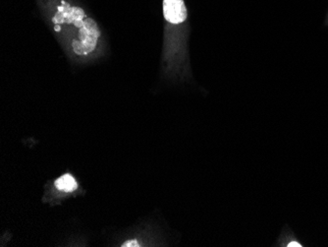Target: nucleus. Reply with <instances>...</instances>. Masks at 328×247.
<instances>
[{"instance_id":"f257e3e1","label":"nucleus","mask_w":328,"mask_h":247,"mask_svg":"<svg viewBox=\"0 0 328 247\" xmlns=\"http://www.w3.org/2000/svg\"><path fill=\"white\" fill-rule=\"evenodd\" d=\"M100 37V31L95 20L91 18L85 19V24L79 30V39L80 41H73L72 47L76 54L78 55H88L94 51L98 40Z\"/></svg>"},{"instance_id":"f03ea898","label":"nucleus","mask_w":328,"mask_h":247,"mask_svg":"<svg viewBox=\"0 0 328 247\" xmlns=\"http://www.w3.org/2000/svg\"><path fill=\"white\" fill-rule=\"evenodd\" d=\"M164 18L171 24H181L187 20L188 12L184 0H163Z\"/></svg>"},{"instance_id":"7ed1b4c3","label":"nucleus","mask_w":328,"mask_h":247,"mask_svg":"<svg viewBox=\"0 0 328 247\" xmlns=\"http://www.w3.org/2000/svg\"><path fill=\"white\" fill-rule=\"evenodd\" d=\"M65 6L64 12H57L54 17L52 18V22L55 25H60V24H74L75 21L78 20H84L86 19L85 12L83 9L79 7H71L69 3H67Z\"/></svg>"},{"instance_id":"20e7f679","label":"nucleus","mask_w":328,"mask_h":247,"mask_svg":"<svg viewBox=\"0 0 328 247\" xmlns=\"http://www.w3.org/2000/svg\"><path fill=\"white\" fill-rule=\"evenodd\" d=\"M54 185L58 190L66 193H71L78 188V183L76 182V180L69 173L57 179L54 182Z\"/></svg>"},{"instance_id":"39448f33","label":"nucleus","mask_w":328,"mask_h":247,"mask_svg":"<svg viewBox=\"0 0 328 247\" xmlns=\"http://www.w3.org/2000/svg\"><path fill=\"white\" fill-rule=\"evenodd\" d=\"M122 247H140L141 245H140V243L137 241V240H135V239H131V240H127V241H125L122 245H121Z\"/></svg>"},{"instance_id":"423d86ee","label":"nucleus","mask_w":328,"mask_h":247,"mask_svg":"<svg viewBox=\"0 0 328 247\" xmlns=\"http://www.w3.org/2000/svg\"><path fill=\"white\" fill-rule=\"evenodd\" d=\"M54 30H55L56 32H60V31H61V27H60L59 25H55V26H54Z\"/></svg>"},{"instance_id":"0eeeda50","label":"nucleus","mask_w":328,"mask_h":247,"mask_svg":"<svg viewBox=\"0 0 328 247\" xmlns=\"http://www.w3.org/2000/svg\"><path fill=\"white\" fill-rule=\"evenodd\" d=\"M61 4H62V5H66V4H67V2H66V1H64V0H61Z\"/></svg>"}]
</instances>
